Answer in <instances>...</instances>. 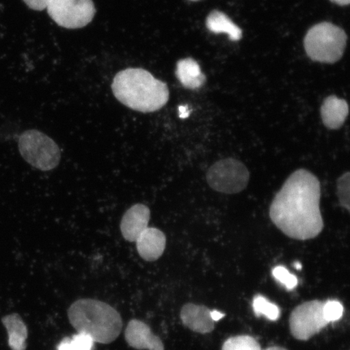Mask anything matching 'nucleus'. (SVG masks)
<instances>
[{"instance_id":"c85d7f7f","label":"nucleus","mask_w":350,"mask_h":350,"mask_svg":"<svg viewBox=\"0 0 350 350\" xmlns=\"http://www.w3.org/2000/svg\"><path fill=\"white\" fill-rule=\"evenodd\" d=\"M295 269L297 270L301 269V265L299 262H295Z\"/></svg>"},{"instance_id":"9b49d317","label":"nucleus","mask_w":350,"mask_h":350,"mask_svg":"<svg viewBox=\"0 0 350 350\" xmlns=\"http://www.w3.org/2000/svg\"><path fill=\"white\" fill-rule=\"evenodd\" d=\"M211 310L206 306L187 304L181 310V321L191 330L201 334H207L215 328V322L211 318Z\"/></svg>"},{"instance_id":"39448f33","label":"nucleus","mask_w":350,"mask_h":350,"mask_svg":"<svg viewBox=\"0 0 350 350\" xmlns=\"http://www.w3.org/2000/svg\"><path fill=\"white\" fill-rule=\"evenodd\" d=\"M18 147L26 163L42 172H49L59 163L61 152L59 146L42 131H24L20 135Z\"/></svg>"},{"instance_id":"c756f323","label":"nucleus","mask_w":350,"mask_h":350,"mask_svg":"<svg viewBox=\"0 0 350 350\" xmlns=\"http://www.w3.org/2000/svg\"><path fill=\"white\" fill-rule=\"evenodd\" d=\"M191 1H199V0H191Z\"/></svg>"},{"instance_id":"dca6fc26","label":"nucleus","mask_w":350,"mask_h":350,"mask_svg":"<svg viewBox=\"0 0 350 350\" xmlns=\"http://www.w3.org/2000/svg\"><path fill=\"white\" fill-rule=\"evenodd\" d=\"M206 25L208 29L214 33L228 34L231 41H239L242 38V29L221 12L215 10L210 13Z\"/></svg>"},{"instance_id":"f3484780","label":"nucleus","mask_w":350,"mask_h":350,"mask_svg":"<svg viewBox=\"0 0 350 350\" xmlns=\"http://www.w3.org/2000/svg\"><path fill=\"white\" fill-rule=\"evenodd\" d=\"M254 313L257 317L265 316L271 321H275L281 316V310L278 306L266 299L264 296L257 295L253 300Z\"/></svg>"},{"instance_id":"393cba45","label":"nucleus","mask_w":350,"mask_h":350,"mask_svg":"<svg viewBox=\"0 0 350 350\" xmlns=\"http://www.w3.org/2000/svg\"><path fill=\"white\" fill-rule=\"evenodd\" d=\"M211 318L214 322L221 321V319L224 318L226 314L221 312H219L218 310H211Z\"/></svg>"},{"instance_id":"4468645a","label":"nucleus","mask_w":350,"mask_h":350,"mask_svg":"<svg viewBox=\"0 0 350 350\" xmlns=\"http://www.w3.org/2000/svg\"><path fill=\"white\" fill-rule=\"evenodd\" d=\"M8 336V345L12 350L27 348L28 328L18 314H10L2 319Z\"/></svg>"},{"instance_id":"a878e982","label":"nucleus","mask_w":350,"mask_h":350,"mask_svg":"<svg viewBox=\"0 0 350 350\" xmlns=\"http://www.w3.org/2000/svg\"><path fill=\"white\" fill-rule=\"evenodd\" d=\"M179 116L182 118V119H185L188 116H189V112L187 111V108L186 107H179Z\"/></svg>"},{"instance_id":"5701e85b","label":"nucleus","mask_w":350,"mask_h":350,"mask_svg":"<svg viewBox=\"0 0 350 350\" xmlns=\"http://www.w3.org/2000/svg\"><path fill=\"white\" fill-rule=\"evenodd\" d=\"M29 8L35 11H42L46 10L51 0H23Z\"/></svg>"},{"instance_id":"a211bd4d","label":"nucleus","mask_w":350,"mask_h":350,"mask_svg":"<svg viewBox=\"0 0 350 350\" xmlns=\"http://www.w3.org/2000/svg\"><path fill=\"white\" fill-rule=\"evenodd\" d=\"M221 350H262L260 345L251 336H232L223 344Z\"/></svg>"},{"instance_id":"bb28decb","label":"nucleus","mask_w":350,"mask_h":350,"mask_svg":"<svg viewBox=\"0 0 350 350\" xmlns=\"http://www.w3.org/2000/svg\"><path fill=\"white\" fill-rule=\"evenodd\" d=\"M332 3L338 4L340 6L349 5L350 0H331Z\"/></svg>"},{"instance_id":"cd10ccee","label":"nucleus","mask_w":350,"mask_h":350,"mask_svg":"<svg viewBox=\"0 0 350 350\" xmlns=\"http://www.w3.org/2000/svg\"><path fill=\"white\" fill-rule=\"evenodd\" d=\"M265 350H287L286 349L280 347H269L268 349H266Z\"/></svg>"},{"instance_id":"1a4fd4ad","label":"nucleus","mask_w":350,"mask_h":350,"mask_svg":"<svg viewBox=\"0 0 350 350\" xmlns=\"http://www.w3.org/2000/svg\"><path fill=\"white\" fill-rule=\"evenodd\" d=\"M125 339L131 347L143 350H165L163 341L152 334L146 323L133 319L125 330Z\"/></svg>"},{"instance_id":"2eb2a0df","label":"nucleus","mask_w":350,"mask_h":350,"mask_svg":"<svg viewBox=\"0 0 350 350\" xmlns=\"http://www.w3.org/2000/svg\"><path fill=\"white\" fill-rule=\"evenodd\" d=\"M176 76L183 86L189 90L199 89L206 81V77L201 72L198 63L191 58L178 61Z\"/></svg>"},{"instance_id":"7ed1b4c3","label":"nucleus","mask_w":350,"mask_h":350,"mask_svg":"<svg viewBox=\"0 0 350 350\" xmlns=\"http://www.w3.org/2000/svg\"><path fill=\"white\" fill-rule=\"evenodd\" d=\"M68 316L72 327L78 332L89 335L94 342L111 343L121 334L120 314L103 301L79 299L70 306Z\"/></svg>"},{"instance_id":"4be33fe9","label":"nucleus","mask_w":350,"mask_h":350,"mask_svg":"<svg viewBox=\"0 0 350 350\" xmlns=\"http://www.w3.org/2000/svg\"><path fill=\"white\" fill-rule=\"evenodd\" d=\"M72 343L76 350H94V340L89 335L77 332L71 338Z\"/></svg>"},{"instance_id":"f03ea898","label":"nucleus","mask_w":350,"mask_h":350,"mask_svg":"<svg viewBox=\"0 0 350 350\" xmlns=\"http://www.w3.org/2000/svg\"><path fill=\"white\" fill-rule=\"evenodd\" d=\"M113 95L134 111L151 113L168 103L170 92L165 83L142 68H128L117 74L112 83Z\"/></svg>"},{"instance_id":"f257e3e1","label":"nucleus","mask_w":350,"mask_h":350,"mask_svg":"<svg viewBox=\"0 0 350 350\" xmlns=\"http://www.w3.org/2000/svg\"><path fill=\"white\" fill-rule=\"evenodd\" d=\"M321 183L304 169L296 170L284 182L271 204L269 216L284 234L297 240L317 237L323 229Z\"/></svg>"},{"instance_id":"6e6552de","label":"nucleus","mask_w":350,"mask_h":350,"mask_svg":"<svg viewBox=\"0 0 350 350\" xmlns=\"http://www.w3.org/2000/svg\"><path fill=\"white\" fill-rule=\"evenodd\" d=\"M321 301H306L293 310L290 317L291 334L297 340H308L328 325L323 317Z\"/></svg>"},{"instance_id":"aec40b11","label":"nucleus","mask_w":350,"mask_h":350,"mask_svg":"<svg viewBox=\"0 0 350 350\" xmlns=\"http://www.w3.org/2000/svg\"><path fill=\"white\" fill-rule=\"evenodd\" d=\"M323 317L328 323L339 321L343 317L344 308L338 301L330 300L323 304Z\"/></svg>"},{"instance_id":"0eeeda50","label":"nucleus","mask_w":350,"mask_h":350,"mask_svg":"<svg viewBox=\"0 0 350 350\" xmlns=\"http://www.w3.org/2000/svg\"><path fill=\"white\" fill-rule=\"evenodd\" d=\"M48 14L66 29H81L93 21L96 8L93 0H51Z\"/></svg>"},{"instance_id":"ddd939ff","label":"nucleus","mask_w":350,"mask_h":350,"mask_svg":"<svg viewBox=\"0 0 350 350\" xmlns=\"http://www.w3.org/2000/svg\"><path fill=\"white\" fill-rule=\"evenodd\" d=\"M321 113L323 124L326 128L339 129L349 116V105L345 100L329 96L323 100Z\"/></svg>"},{"instance_id":"423d86ee","label":"nucleus","mask_w":350,"mask_h":350,"mask_svg":"<svg viewBox=\"0 0 350 350\" xmlns=\"http://www.w3.org/2000/svg\"><path fill=\"white\" fill-rule=\"evenodd\" d=\"M250 173L240 161L226 159L217 161L209 168L207 181L214 191L224 194H237L248 185Z\"/></svg>"},{"instance_id":"f8f14e48","label":"nucleus","mask_w":350,"mask_h":350,"mask_svg":"<svg viewBox=\"0 0 350 350\" xmlns=\"http://www.w3.org/2000/svg\"><path fill=\"white\" fill-rule=\"evenodd\" d=\"M135 242L139 255L144 260L154 261L163 256L165 249L166 238L163 232L160 230L148 227Z\"/></svg>"},{"instance_id":"6ab92c4d","label":"nucleus","mask_w":350,"mask_h":350,"mask_svg":"<svg viewBox=\"0 0 350 350\" xmlns=\"http://www.w3.org/2000/svg\"><path fill=\"white\" fill-rule=\"evenodd\" d=\"M273 275L274 278L277 280L278 282L283 284L288 291L294 290L297 286V283H299L296 275L291 274L288 272V269L282 266L275 267L273 270Z\"/></svg>"},{"instance_id":"b1692460","label":"nucleus","mask_w":350,"mask_h":350,"mask_svg":"<svg viewBox=\"0 0 350 350\" xmlns=\"http://www.w3.org/2000/svg\"><path fill=\"white\" fill-rule=\"evenodd\" d=\"M58 350H76L72 343L71 338H66L59 344Z\"/></svg>"},{"instance_id":"9d476101","label":"nucleus","mask_w":350,"mask_h":350,"mask_svg":"<svg viewBox=\"0 0 350 350\" xmlns=\"http://www.w3.org/2000/svg\"><path fill=\"white\" fill-rule=\"evenodd\" d=\"M150 210L146 205L137 204L131 206L122 218L120 230L129 242H135L142 232L148 228Z\"/></svg>"},{"instance_id":"412c9836","label":"nucleus","mask_w":350,"mask_h":350,"mask_svg":"<svg viewBox=\"0 0 350 350\" xmlns=\"http://www.w3.org/2000/svg\"><path fill=\"white\" fill-rule=\"evenodd\" d=\"M349 172L341 175L338 180V195L342 208L349 211Z\"/></svg>"},{"instance_id":"20e7f679","label":"nucleus","mask_w":350,"mask_h":350,"mask_svg":"<svg viewBox=\"0 0 350 350\" xmlns=\"http://www.w3.org/2000/svg\"><path fill=\"white\" fill-rule=\"evenodd\" d=\"M347 35L338 26L323 22L309 29L304 39L306 54L316 62L334 64L341 59Z\"/></svg>"}]
</instances>
